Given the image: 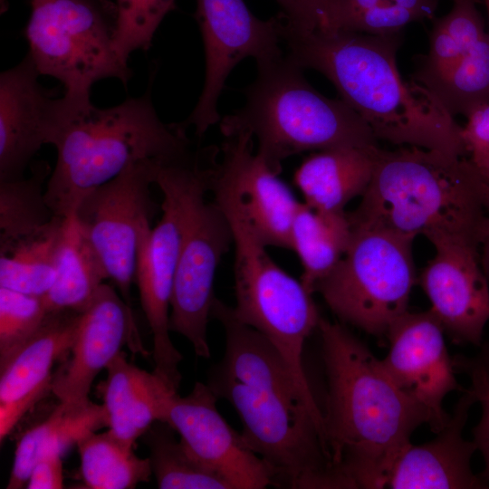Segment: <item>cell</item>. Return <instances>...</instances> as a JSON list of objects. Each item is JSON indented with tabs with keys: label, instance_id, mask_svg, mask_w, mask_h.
Listing matches in <instances>:
<instances>
[{
	"label": "cell",
	"instance_id": "cell-12",
	"mask_svg": "<svg viewBox=\"0 0 489 489\" xmlns=\"http://www.w3.org/2000/svg\"><path fill=\"white\" fill-rule=\"evenodd\" d=\"M197 21L205 50V82L198 101L182 127L192 125L202 137L221 117L217 102L225 81L241 61H268L283 54L282 20L257 18L244 0H197Z\"/></svg>",
	"mask_w": 489,
	"mask_h": 489
},
{
	"label": "cell",
	"instance_id": "cell-22",
	"mask_svg": "<svg viewBox=\"0 0 489 489\" xmlns=\"http://www.w3.org/2000/svg\"><path fill=\"white\" fill-rule=\"evenodd\" d=\"M105 369L107 379L102 393L108 431L133 447L154 423L164 421L168 401L177 391L154 371L129 362L123 351Z\"/></svg>",
	"mask_w": 489,
	"mask_h": 489
},
{
	"label": "cell",
	"instance_id": "cell-18",
	"mask_svg": "<svg viewBox=\"0 0 489 489\" xmlns=\"http://www.w3.org/2000/svg\"><path fill=\"white\" fill-rule=\"evenodd\" d=\"M27 53L0 75V181L24 177L34 156L53 136L66 109V101L39 82Z\"/></svg>",
	"mask_w": 489,
	"mask_h": 489
},
{
	"label": "cell",
	"instance_id": "cell-7",
	"mask_svg": "<svg viewBox=\"0 0 489 489\" xmlns=\"http://www.w3.org/2000/svg\"><path fill=\"white\" fill-rule=\"evenodd\" d=\"M211 154L197 149L191 156L161 165L155 184L163 194L162 216L154 228L142 225L135 280L141 307L153 336L154 372L177 391L182 354L170 336V301L185 229L197 203L210 191Z\"/></svg>",
	"mask_w": 489,
	"mask_h": 489
},
{
	"label": "cell",
	"instance_id": "cell-6",
	"mask_svg": "<svg viewBox=\"0 0 489 489\" xmlns=\"http://www.w3.org/2000/svg\"><path fill=\"white\" fill-rule=\"evenodd\" d=\"M287 54L258 62L244 105L221 118L224 137L249 132L257 153L277 174L293 155L338 146H378L371 129L345 101L328 98L306 81Z\"/></svg>",
	"mask_w": 489,
	"mask_h": 489
},
{
	"label": "cell",
	"instance_id": "cell-15",
	"mask_svg": "<svg viewBox=\"0 0 489 489\" xmlns=\"http://www.w3.org/2000/svg\"><path fill=\"white\" fill-rule=\"evenodd\" d=\"M253 139L247 131L225 137L221 159L216 158L211 168L210 190L219 188L230 195L266 246L290 249L292 225L301 202L254 151Z\"/></svg>",
	"mask_w": 489,
	"mask_h": 489
},
{
	"label": "cell",
	"instance_id": "cell-29",
	"mask_svg": "<svg viewBox=\"0 0 489 489\" xmlns=\"http://www.w3.org/2000/svg\"><path fill=\"white\" fill-rule=\"evenodd\" d=\"M77 446L87 488L130 489L153 475L149 457H139L108 430L86 435Z\"/></svg>",
	"mask_w": 489,
	"mask_h": 489
},
{
	"label": "cell",
	"instance_id": "cell-25",
	"mask_svg": "<svg viewBox=\"0 0 489 489\" xmlns=\"http://www.w3.org/2000/svg\"><path fill=\"white\" fill-rule=\"evenodd\" d=\"M108 426L103 404L90 401L82 407L67 408L59 402L45 420L27 430L19 439L6 488L24 487L34 465L46 453L62 454L86 435Z\"/></svg>",
	"mask_w": 489,
	"mask_h": 489
},
{
	"label": "cell",
	"instance_id": "cell-32",
	"mask_svg": "<svg viewBox=\"0 0 489 489\" xmlns=\"http://www.w3.org/2000/svg\"><path fill=\"white\" fill-rule=\"evenodd\" d=\"M166 422L157 421L142 436L149 451L152 474L160 489H232L200 463Z\"/></svg>",
	"mask_w": 489,
	"mask_h": 489
},
{
	"label": "cell",
	"instance_id": "cell-36",
	"mask_svg": "<svg viewBox=\"0 0 489 489\" xmlns=\"http://www.w3.org/2000/svg\"><path fill=\"white\" fill-rule=\"evenodd\" d=\"M455 369L465 372L471 380V389L482 406V417L474 429V441L481 451L485 468L481 476L489 483V345L473 358L456 356Z\"/></svg>",
	"mask_w": 489,
	"mask_h": 489
},
{
	"label": "cell",
	"instance_id": "cell-11",
	"mask_svg": "<svg viewBox=\"0 0 489 489\" xmlns=\"http://www.w3.org/2000/svg\"><path fill=\"white\" fill-rule=\"evenodd\" d=\"M161 163L141 161L91 191L73 214L101 259L108 278L130 305L139 235L154 211L150 186Z\"/></svg>",
	"mask_w": 489,
	"mask_h": 489
},
{
	"label": "cell",
	"instance_id": "cell-27",
	"mask_svg": "<svg viewBox=\"0 0 489 489\" xmlns=\"http://www.w3.org/2000/svg\"><path fill=\"white\" fill-rule=\"evenodd\" d=\"M485 34L476 0H452L450 11L435 20L429 50L412 79L431 91Z\"/></svg>",
	"mask_w": 489,
	"mask_h": 489
},
{
	"label": "cell",
	"instance_id": "cell-41",
	"mask_svg": "<svg viewBox=\"0 0 489 489\" xmlns=\"http://www.w3.org/2000/svg\"><path fill=\"white\" fill-rule=\"evenodd\" d=\"M484 1V4L487 9V13H488V17H489V0H483Z\"/></svg>",
	"mask_w": 489,
	"mask_h": 489
},
{
	"label": "cell",
	"instance_id": "cell-9",
	"mask_svg": "<svg viewBox=\"0 0 489 489\" xmlns=\"http://www.w3.org/2000/svg\"><path fill=\"white\" fill-rule=\"evenodd\" d=\"M413 240L381 229L352 227L347 252L313 293H321L343 321L370 334H386L408 311L416 283Z\"/></svg>",
	"mask_w": 489,
	"mask_h": 489
},
{
	"label": "cell",
	"instance_id": "cell-21",
	"mask_svg": "<svg viewBox=\"0 0 489 489\" xmlns=\"http://www.w3.org/2000/svg\"><path fill=\"white\" fill-rule=\"evenodd\" d=\"M470 388L464 391L446 426L437 436L423 445L411 442L393 463L384 488L394 489H480L489 483L475 475L471 458L477 446L463 436L470 408L476 402Z\"/></svg>",
	"mask_w": 489,
	"mask_h": 489
},
{
	"label": "cell",
	"instance_id": "cell-3",
	"mask_svg": "<svg viewBox=\"0 0 489 489\" xmlns=\"http://www.w3.org/2000/svg\"><path fill=\"white\" fill-rule=\"evenodd\" d=\"M318 330L328 379L324 435L332 464L353 488H384L414 430L429 425V411L345 327L321 318Z\"/></svg>",
	"mask_w": 489,
	"mask_h": 489
},
{
	"label": "cell",
	"instance_id": "cell-24",
	"mask_svg": "<svg viewBox=\"0 0 489 489\" xmlns=\"http://www.w3.org/2000/svg\"><path fill=\"white\" fill-rule=\"evenodd\" d=\"M107 279L106 270L75 216L65 217L55 281L42 296L48 312H82Z\"/></svg>",
	"mask_w": 489,
	"mask_h": 489
},
{
	"label": "cell",
	"instance_id": "cell-5",
	"mask_svg": "<svg viewBox=\"0 0 489 489\" xmlns=\"http://www.w3.org/2000/svg\"><path fill=\"white\" fill-rule=\"evenodd\" d=\"M150 94L149 87L140 97L105 109L70 103L51 141L57 160L45 199L55 216L73 215L91 191L131 164H168L195 151L180 123L159 119Z\"/></svg>",
	"mask_w": 489,
	"mask_h": 489
},
{
	"label": "cell",
	"instance_id": "cell-37",
	"mask_svg": "<svg viewBox=\"0 0 489 489\" xmlns=\"http://www.w3.org/2000/svg\"><path fill=\"white\" fill-rule=\"evenodd\" d=\"M282 9L286 32L308 34L327 31L334 0H275Z\"/></svg>",
	"mask_w": 489,
	"mask_h": 489
},
{
	"label": "cell",
	"instance_id": "cell-19",
	"mask_svg": "<svg viewBox=\"0 0 489 489\" xmlns=\"http://www.w3.org/2000/svg\"><path fill=\"white\" fill-rule=\"evenodd\" d=\"M434 246L436 255L420 276L430 310L455 342L480 345L489 320V286L479 248L452 242Z\"/></svg>",
	"mask_w": 489,
	"mask_h": 489
},
{
	"label": "cell",
	"instance_id": "cell-31",
	"mask_svg": "<svg viewBox=\"0 0 489 489\" xmlns=\"http://www.w3.org/2000/svg\"><path fill=\"white\" fill-rule=\"evenodd\" d=\"M437 5L438 0H334L327 31L401 34L411 23L433 19Z\"/></svg>",
	"mask_w": 489,
	"mask_h": 489
},
{
	"label": "cell",
	"instance_id": "cell-28",
	"mask_svg": "<svg viewBox=\"0 0 489 489\" xmlns=\"http://www.w3.org/2000/svg\"><path fill=\"white\" fill-rule=\"evenodd\" d=\"M64 218L54 216L39 232L0 248V287L41 297L51 289Z\"/></svg>",
	"mask_w": 489,
	"mask_h": 489
},
{
	"label": "cell",
	"instance_id": "cell-38",
	"mask_svg": "<svg viewBox=\"0 0 489 489\" xmlns=\"http://www.w3.org/2000/svg\"><path fill=\"white\" fill-rule=\"evenodd\" d=\"M462 137L468 160L489 191V104L467 117Z\"/></svg>",
	"mask_w": 489,
	"mask_h": 489
},
{
	"label": "cell",
	"instance_id": "cell-26",
	"mask_svg": "<svg viewBox=\"0 0 489 489\" xmlns=\"http://www.w3.org/2000/svg\"><path fill=\"white\" fill-rule=\"evenodd\" d=\"M352 226L344 211L316 210L301 202L292 221L290 249L302 264L301 283L313 293L348 250Z\"/></svg>",
	"mask_w": 489,
	"mask_h": 489
},
{
	"label": "cell",
	"instance_id": "cell-1",
	"mask_svg": "<svg viewBox=\"0 0 489 489\" xmlns=\"http://www.w3.org/2000/svg\"><path fill=\"white\" fill-rule=\"evenodd\" d=\"M211 317L224 328L225 350L206 384L236 410L245 442L275 470L274 486L350 488L332 464L323 416L311 407L278 350L217 298Z\"/></svg>",
	"mask_w": 489,
	"mask_h": 489
},
{
	"label": "cell",
	"instance_id": "cell-33",
	"mask_svg": "<svg viewBox=\"0 0 489 489\" xmlns=\"http://www.w3.org/2000/svg\"><path fill=\"white\" fill-rule=\"evenodd\" d=\"M452 115L468 117L489 104V34L431 91Z\"/></svg>",
	"mask_w": 489,
	"mask_h": 489
},
{
	"label": "cell",
	"instance_id": "cell-14",
	"mask_svg": "<svg viewBox=\"0 0 489 489\" xmlns=\"http://www.w3.org/2000/svg\"><path fill=\"white\" fill-rule=\"evenodd\" d=\"M218 398L207 384L197 382L186 397L175 393L164 421L187 449L232 489L274 486L275 470L245 442L219 413Z\"/></svg>",
	"mask_w": 489,
	"mask_h": 489
},
{
	"label": "cell",
	"instance_id": "cell-16",
	"mask_svg": "<svg viewBox=\"0 0 489 489\" xmlns=\"http://www.w3.org/2000/svg\"><path fill=\"white\" fill-rule=\"evenodd\" d=\"M444 331L431 310L415 313L407 311L385 334L389 350L382 360L393 381L429 411V427L436 434L450 418L443 409L445 397L453 390H465L455 379Z\"/></svg>",
	"mask_w": 489,
	"mask_h": 489
},
{
	"label": "cell",
	"instance_id": "cell-39",
	"mask_svg": "<svg viewBox=\"0 0 489 489\" xmlns=\"http://www.w3.org/2000/svg\"><path fill=\"white\" fill-rule=\"evenodd\" d=\"M62 454L50 451L34 465L26 484L28 489L63 488Z\"/></svg>",
	"mask_w": 489,
	"mask_h": 489
},
{
	"label": "cell",
	"instance_id": "cell-17",
	"mask_svg": "<svg viewBox=\"0 0 489 489\" xmlns=\"http://www.w3.org/2000/svg\"><path fill=\"white\" fill-rule=\"evenodd\" d=\"M127 344L145 352L130 305L108 283H102L81 312L69 359L53 379L51 389L67 408L88 404L91 384Z\"/></svg>",
	"mask_w": 489,
	"mask_h": 489
},
{
	"label": "cell",
	"instance_id": "cell-20",
	"mask_svg": "<svg viewBox=\"0 0 489 489\" xmlns=\"http://www.w3.org/2000/svg\"><path fill=\"white\" fill-rule=\"evenodd\" d=\"M81 312H49L40 329L0 366V441L52 387L54 363L69 354Z\"/></svg>",
	"mask_w": 489,
	"mask_h": 489
},
{
	"label": "cell",
	"instance_id": "cell-2",
	"mask_svg": "<svg viewBox=\"0 0 489 489\" xmlns=\"http://www.w3.org/2000/svg\"><path fill=\"white\" fill-rule=\"evenodd\" d=\"M287 55L323 74L378 139L464 157L462 129L438 99L397 65L402 34L345 31L308 34L282 29Z\"/></svg>",
	"mask_w": 489,
	"mask_h": 489
},
{
	"label": "cell",
	"instance_id": "cell-8",
	"mask_svg": "<svg viewBox=\"0 0 489 489\" xmlns=\"http://www.w3.org/2000/svg\"><path fill=\"white\" fill-rule=\"evenodd\" d=\"M117 31L118 9L110 0H31L24 36L40 74L61 82L67 101L86 105L97 82L126 85L132 76L118 53Z\"/></svg>",
	"mask_w": 489,
	"mask_h": 489
},
{
	"label": "cell",
	"instance_id": "cell-13",
	"mask_svg": "<svg viewBox=\"0 0 489 489\" xmlns=\"http://www.w3.org/2000/svg\"><path fill=\"white\" fill-rule=\"evenodd\" d=\"M233 244L230 223L215 202L202 197L193 208L182 241L171 301L169 329L191 343L198 357L210 358L207 324L215 300L216 272Z\"/></svg>",
	"mask_w": 489,
	"mask_h": 489
},
{
	"label": "cell",
	"instance_id": "cell-23",
	"mask_svg": "<svg viewBox=\"0 0 489 489\" xmlns=\"http://www.w3.org/2000/svg\"><path fill=\"white\" fill-rule=\"evenodd\" d=\"M379 146H338L307 157L294 172L293 182L310 207L344 211L362 196L372 178Z\"/></svg>",
	"mask_w": 489,
	"mask_h": 489
},
{
	"label": "cell",
	"instance_id": "cell-35",
	"mask_svg": "<svg viewBox=\"0 0 489 489\" xmlns=\"http://www.w3.org/2000/svg\"><path fill=\"white\" fill-rule=\"evenodd\" d=\"M176 0H116L118 31L116 48L128 63L132 52L147 51L164 17L175 8Z\"/></svg>",
	"mask_w": 489,
	"mask_h": 489
},
{
	"label": "cell",
	"instance_id": "cell-4",
	"mask_svg": "<svg viewBox=\"0 0 489 489\" xmlns=\"http://www.w3.org/2000/svg\"><path fill=\"white\" fill-rule=\"evenodd\" d=\"M348 217L352 227L479 248L489 227V191L465 157L379 148L370 183Z\"/></svg>",
	"mask_w": 489,
	"mask_h": 489
},
{
	"label": "cell",
	"instance_id": "cell-30",
	"mask_svg": "<svg viewBox=\"0 0 489 489\" xmlns=\"http://www.w3.org/2000/svg\"><path fill=\"white\" fill-rule=\"evenodd\" d=\"M31 168L28 177L0 181V248L39 232L55 216L43 187L49 164L38 161Z\"/></svg>",
	"mask_w": 489,
	"mask_h": 489
},
{
	"label": "cell",
	"instance_id": "cell-10",
	"mask_svg": "<svg viewBox=\"0 0 489 489\" xmlns=\"http://www.w3.org/2000/svg\"><path fill=\"white\" fill-rule=\"evenodd\" d=\"M235 292L236 318L273 345L311 407L322 415L303 364L305 341L321 318L312 294L275 264L264 246H252L236 255Z\"/></svg>",
	"mask_w": 489,
	"mask_h": 489
},
{
	"label": "cell",
	"instance_id": "cell-34",
	"mask_svg": "<svg viewBox=\"0 0 489 489\" xmlns=\"http://www.w3.org/2000/svg\"><path fill=\"white\" fill-rule=\"evenodd\" d=\"M48 313L41 296L0 287V366L34 336Z\"/></svg>",
	"mask_w": 489,
	"mask_h": 489
},
{
	"label": "cell",
	"instance_id": "cell-40",
	"mask_svg": "<svg viewBox=\"0 0 489 489\" xmlns=\"http://www.w3.org/2000/svg\"><path fill=\"white\" fill-rule=\"evenodd\" d=\"M481 247V264L486 277L489 280V227Z\"/></svg>",
	"mask_w": 489,
	"mask_h": 489
}]
</instances>
